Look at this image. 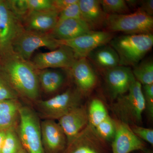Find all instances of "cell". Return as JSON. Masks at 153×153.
I'll use <instances>...</instances> for the list:
<instances>
[{
    "label": "cell",
    "mask_w": 153,
    "mask_h": 153,
    "mask_svg": "<svg viewBox=\"0 0 153 153\" xmlns=\"http://www.w3.org/2000/svg\"><path fill=\"white\" fill-rule=\"evenodd\" d=\"M0 68L20 98L32 105L41 100L37 70L30 60L12 51L0 57Z\"/></svg>",
    "instance_id": "obj_1"
},
{
    "label": "cell",
    "mask_w": 153,
    "mask_h": 153,
    "mask_svg": "<svg viewBox=\"0 0 153 153\" xmlns=\"http://www.w3.org/2000/svg\"><path fill=\"white\" fill-rule=\"evenodd\" d=\"M109 44L117 53L119 66L134 67L152 48L153 35H125L114 37Z\"/></svg>",
    "instance_id": "obj_2"
},
{
    "label": "cell",
    "mask_w": 153,
    "mask_h": 153,
    "mask_svg": "<svg viewBox=\"0 0 153 153\" xmlns=\"http://www.w3.org/2000/svg\"><path fill=\"white\" fill-rule=\"evenodd\" d=\"M75 87L69 86L60 93L33 103V108L40 119L58 120L75 108L83 104L85 98Z\"/></svg>",
    "instance_id": "obj_3"
},
{
    "label": "cell",
    "mask_w": 153,
    "mask_h": 153,
    "mask_svg": "<svg viewBox=\"0 0 153 153\" xmlns=\"http://www.w3.org/2000/svg\"><path fill=\"white\" fill-rule=\"evenodd\" d=\"M110 108L118 120L129 126H141L145 110L141 84L135 80L128 91L113 102Z\"/></svg>",
    "instance_id": "obj_4"
},
{
    "label": "cell",
    "mask_w": 153,
    "mask_h": 153,
    "mask_svg": "<svg viewBox=\"0 0 153 153\" xmlns=\"http://www.w3.org/2000/svg\"><path fill=\"white\" fill-rule=\"evenodd\" d=\"M41 121L32 106L22 105L19 109L17 132L27 153H45L41 139Z\"/></svg>",
    "instance_id": "obj_5"
},
{
    "label": "cell",
    "mask_w": 153,
    "mask_h": 153,
    "mask_svg": "<svg viewBox=\"0 0 153 153\" xmlns=\"http://www.w3.org/2000/svg\"><path fill=\"white\" fill-rule=\"evenodd\" d=\"M104 27L109 33L126 35L152 34L153 17L140 10L123 15H108Z\"/></svg>",
    "instance_id": "obj_6"
},
{
    "label": "cell",
    "mask_w": 153,
    "mask_h": 153,
    "mask_svg": "<svg viewBox=\"0 0 153 153\" xmlns=\"http://www.w3.org/2000/svg\"><path fill=\"white\" fill-rule=\"evenodd\" d=\"M51 33H42L25 30L21 31L13 44V52L25 60L30 61L36 50L46 47L52 51L60 47Z\"/></svg>",
    "instance_id": "obj_7"
},
{
    "label": "cell",
    "mask_w": 153,
    "mask_h": 153,
    "mask_svg": "<svg viewBox=\"0 0 153 153\" xmlns=\"http://www.w3.org/2000/svg\"><path fill=\"white\" fill-rule=\"evenodd\" d=\"M24 29L22 20L11 11L7 1L0 0V57L13 51V43Z\"/></svg>",
    "instance_id": "obj_8"
},
{
    "label": "cell",
    "mask_w": 153,
    "mask_h": 153,
    "mask_svg": "<svg viewBox=\"0 0 153 153\" xmlns=\"http://www.w3.org/2000/svg\"><path fill=\"white\" fill-rule=\"evenodd\" d=\"M63 153H112L111 144L90 124L67 145Z\"/></svg>",
    "instance_id": "obj_9"
},
{
    "label": "cell",
    "mask_w": 153,
    "mask_h": 153,
    "mask_svg": "<svg viewBox=\"0 0 153 153\" xmlns=\"http://www.w3.org/2000/svg\"><path fill=\"white\" fill-rule=\"evenodd\" d=\"M114 37L112 33L107 31L93 30L70 40H56L60 46L63 45L70 48L78 59L86 57L96 48L109 44Z\"/></svg>",
    "instance_id": "obj_10"
},
{
    "label": "cell",
    "mask_w": 153,
    "mask_h": 153,
    "mask_svg": "<svg viewBox=\"0 0 153 153\" xmlns=\"http://www.w3.org/2000/svg\"><path fill=\"white\" fill-rule=\"evenodd\" d=\"M77 59L70 48L61 45L50 52L38 53L30 61L37 70L48 68L69 70Z\"/></svg>",
    "instance_id": "obj_11"
},
{
    "label": "cell",
    "mask_w": 153,
    "mask_h": 153,
    "mask_svg": "<svg viewBox=\"0 0 153 153\" xmlns=\"http://www.w3.org/2000/svg\"><path fill=\"white\" fill-rule=\"evenodd\" d=\"M68 70L75 87L85 97L97 86L98 77L96 70L86 57L77 59Z\"/></svg>",
    "instance_id": "obj_12"
},
{
    "label": "cell",
    "mask_w": 153,
    "mask_h": 153,
    "mask_svg": "<svg viewBox=\"0 0 153 153\" xmlns=\"http://www.w3.org/2000/svg\"><path fill=\"white\" fill-rule=\"evenodd\" d=\"M105 85L113 101L126 93L136 80L131 67L118 66L103 72Z\"/></svg>",
    "instance_id": "obj_13"
},
{
    "label": "cell",
    "mask_w": 153,
    "mask_h": 153,
    "mask_svg": "<svg viewBox=\"0 0 153 153\" xmlns=\"http://www.w3.org/2000/svg\"><path fill=\"white\" fill-rule=\"evenodd\" d=\"M115 133L111 143L112 153H133L148 148L146 143L134 133L130 126L114 118Z\"/></svg>",
    "instance_id": "obj_14"
},
{
    "label": "cell",
    "mask_w": 153,
    "mask_h": 153,
    "mask_svg": "<svg viewBox=\"0 0 153 153\" xmlns=\"http://www.w3.org/2000/svg\"><path fill=\"white\" fill-rule=\"evenodd\" d=\"M42 145L45 153H63L67 146V140L63 129L55 120L41 121Z\"/></svg>",
    "instance_id": "obj_15"
},
{
    "label": "cell",
    "mask_w": 153,
    "mask_h": 153,
    "mask_svg": "<svg viewBox=\"0 0 153 153\" xmlns=\"http://www.w3.org/2000/svg\"><path fill=\"white\" fill-rule=\"evenodd\" d=\"M67 140L71 142L89 123L87 108L82 104L69 111L58 120Z\"/></svg>",
    "instance_id": "obj_16"
},
{
    "label": "cell",
    "mask_w": 153,
    "mask_h": 153,
    "mask_svg": "<svg viewBox=\"0 0 153 153\" xmlns=\"http://www.w3.org/2000/svg\"><path fill=\"white\" fill-rule=\"evenodd\" d=\"M63 70L52 68L37 70L41 90L52 97L60 93L71 78L68 70Z\"/></svg>",
    "instance_id": "obj_17"
},
{
    "label": "cell",
    "mask_w": 153,
    "mask_h": 153,
    "mask_svg": "<svg viewBox=\"0 0 153 153\" xmlns=\"http://www.w3.org/2000/svg\"><path fill=\"white\" fill-rule=\"evenodd\" d=\"M59 13L55 9L29 12L22 21L25 30L42 33H51L57 25Z\"/></svg>",
    "instance_id": "obj_18"
},
{
    "label": "cell",
    "mask_w": 153,
    "mask_h": 153,
    "mask_svg": "<svg viewBox=\"0 0 153 153\" xmlns=\"http://www.w3.org/2000/svg\"><path fill=\"white\" fill-rule=\"evenodd\" d=\"M91 31L92 28L83 19H68L58 21L51 34L57 40H67Z\"/></svg>",
    "instance_id": "obj_19"
},
{
    "label": "cell",
    "mask_w": 153,
    "mask_h": 153,
    "mask_svg": "<svg viewBox=\"0 0 153 153\" xmlns=\"http://www.w3.org/2000/svg\"><path fill=\"white\" fill-rule=\"evenodd\" d=\"M86 58L95 69L102 72L119 66L117 53L108 44L96 48L88 55Z\"/></svg>",
    "instance_id": "obj_20"
},
{
    "label": "cell",
    "mask_w": 153,
    "mask_h": 153,
    "mask_svg": "<svg viewBox=\"0 0 153 153\" xmlns=\"http://www.w3.org/2000/svg\"><path fill=\"white\" fill-rule=\"evenodd\" d=\"M82 19L94 31L104 27L108 15L102 8L100 0H79Z\"/></svg>",
    "instance_id": "obj_21"
},
{
    "label": "cell",
    "mask_w": 153,
    "mask_h": 153,
    "mask_svg": "<svg viewBox=\"0 0 153 153\" xmlns=\"http://www.w3.org/2000/svg\"><path fill=\"white\" fill-rule=\"evenodd\" d=\"M22 105L19 99L0 101V132L17 127Z\"/></svg>",
    "instance_id": "obj_22"
},
{
    "label": "cell",
    "mask_w": 153,
    "mask_h": 153,
    "mask_svg": "<svg viewBox=\"0 0 153 153\" xmlns=\"http://www.w3.org/2000/svg\"><path fill=\"white\" fill-rule=\"evenodd\" d=\"M135 79L142 85L153 84L152 58L143 59L132 70Z\"/></svg>",
    "instance_id": "obj_23"
},
{
    "label": "cell",
    "mask_w": 153,
    "mask_h": 153,
    "mask_svg": "<svg viewBox=\"0 0 153 153\" xmlns=\"http://www.w3.org/2000/svg\"><path fill=\"white\" fill-rule=\"evenodd\" d=\"M87 111L89 123L94 128L109 115L104 102L97 97L91 101Z\"/></svg>",
    "instance_id": "obj_24"
},
{
    "label": "cell",
    "mask_w": 153,
    "mask_h": 153,
    "mask_svg": "<svg viewBox=\"0 0 153 153\" xmlns=\"http://www.w3.org/2000/svg\"><path fill=\"white\" fill-rule=\"evenodd\" d=\"M23 146L17 132V127L5 131L1 153H18Z\"/></svg>",
    "instance_id": "obj_25"
},
{
    "label": "cell",
    "mask_w": 153,
    "mask_h": 153,
    "mask_svg": "<svg viewBox=\"0 0 153 153\" xmlns=\"http://www.w3.org/2000/svg\"><path fill=\"white\" fill-rule=\"evenodd\" d=\"M102 8L107 15H123L130 13L124 0H100Z\"/></svg>",
    "instance_id": "obj_26"
},
{
    "label": "cell",
    "mask_w": 153,
    "mask_h": 153,
    "mask_svg": "<svg viewBox=\"0 0 153 153\" xmlns=\"http://www.w3.org/2000/svg\"><path fill=\"white\" fill-rule=\"evenodd\" d=\"M94 128L100 136L111 144L115 133V126L114 118L108 116Z\"/></svg>",
    "instance_id": "obj_27"
},
{
    "label": "cell",
    "mask_w": 153,
    "mask_h": 153,
    "mask_svg": "<svg viewBox=\"0 0 153 153\" xmlns=\"http://www.w3.org/2000/svg\"><path fill=\"white\" fill-rule=\"evenodd\" d=\"M20 98L6 75L0 68V101Z\"/></svg>",
    "instance_id": "obj_28"
},
{
    "label": "cell",
    "mask_w": 153,
    "mask_h": 153,
    "mask_svg": "<svg viewBox=\"0 0 153 153\" xmlns=\"http://www.w3.org/2000/svg\"><path fill=\"white\" fill-rule=\"evenodd\" d=\"M7 2L11 11L22 21L30 12L27 0H10Z\"/></svg>",
    "instance_id": "obj_29"
},
{
    "label": "cell",
    "mask_w": 153,
    "mask_h": 153,
    "mask_svg": "<svg viewBox=\"0 0 153 153\" xmlns=\"http://www.w3.org/2000/svg\"><path fill=\"white\" fill-rule=\"evenodd\" d=\"M145 100V110L149 120L153 119V84L142 85Z\"/></svg>",
    "instance_id": "obj_30"
},
{
    "label": "cell",
    "mask_w": 153,
    "mask_h": 153,
    "mask_svg": "<svg viewBox=\"0 0 153 153\" xmlns=\"http://www.w3.org/2000/svg\"><path fill=\"white\" fill-rule=\"evenodd\" d=\"M78 1L60 12L59 13L58 21L68 19H82Z\"/></svg>",
    "instance_id": "obj_31"
},
{
    "label": "cell",
    "mask_w": 153,
    "mask_h": 153,
    "mask_svg": "<svg viewBox=\"0 0 153 153\" xmlns=\"http://www.w3.org/2000/svg\"><path fill=\"white\" fill-rule=\"evenodd\" d=\"M134 133L140 139L146 143H149L153 146V129L152 128H146L141 126H129Z\"/></svg>",
    "instance_id": "obj_32"
},
{
    "label": "cell",
    "mask_w": 153,
    "mask_h": 153,
    "mask_svg": "<svg viewBox=\"0 0 153 153\" xmlns=\"http://www.w3.org/2000/svg\"><path fill=\"white\" fill-rule=\"evenodd\" d=\"M30 12L54 9L53 0H27Z\"/></svg>",
    "instance_id": "obj_33"
},
{
    "label": "cell",
    "mask_w": 153,
    "mask_h": 153,
    "mask_svg": "<svg viewBox=\"0 0 153 153\" xmlns=\"http://www.w3.org/2000/svg\"><path fill=\"white\" fill-rule=\"evenodd\" d=\"M78 0H53V7L58 13H60L64 9L72 4L77 2Z\"/></svg>",
    "instance_id": "obj_34"
},
{
    "label": "cell",
    "mask_w": 153,
    "mask_h": 153,
    "mask_svg": "<svg viewBox=\"0 0 153 153\" xmlns=\"http://www.w3.org/2000/svg\"><path fill=\"white\" fill-rule=\"evenodd\" d=\"M138 10L143 11L149 16H153V0H144L140 1L139 5Z\"/></svg>",
    "instance_id": "obj_35"
},
{
    "label": "cell",
    "mask_w": 153,
    "mask_h": 153,
    "mask_svg": "<svg viewBox=\"0 0 153 153\" xmlns=\"http://www.w3.org/2000/svg\"><path fill=\"white\" fill-rule=\"evenodd\" d=\"M126 2L128 6L130 8L135 9L137 7L138 9L140 1H136V0H128L126 1ZM137 9V10H138Z\"/></svg>",
    "instance_id": "obj_36"
},
{
    "label": "cell",
    "mask_w": 153,
    "mask_h": 153,
    "mask_svg": "<svg viewBox=\"0 0 153 153\" xmlns=\"http://www.w3.org/2000/svg\"><path fill=\"white\" fill-rule=\"evenodd\" d=\"M5 135V131L0 132V153H1L3 142Z\"/></svg>",
    "instance_id": "obj_37"
},
{
    "label": "cell",
    "mask_w": 153,
    "mask_h": 153,
    "mask_svg": "<svg viewBox=\"0 0 153 153\" xmlns=\"http://www.w3.org/2000/svg\"><path fill=\"white\" fill-rule=\"evenodd\" d=\"M133 153H153V150L147 148L143 150L137 151Z\"/></svg>",
    "instance_id": "obj_38"
},
{
    "label": "cell",
    "mask_w": 153,
    "mask_h": 153,
    "mask_svg": "<svg viewBox=\"0 0 153 153\" xmlns=\"http://www.w3.org/2000/svg\"><path fill=\"white\" fill-rule=\"evenodd\" d=\"M18 153H27L26 152V150L24 149V148H22V149H20V150L18 152Z\"/></svg>",
    "instance_id": "obj_39"
}]
</instances>
